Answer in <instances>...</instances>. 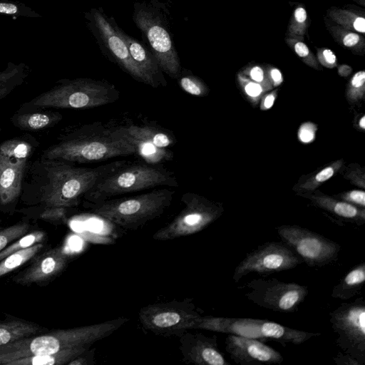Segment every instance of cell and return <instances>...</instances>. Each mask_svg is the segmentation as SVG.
<instances>
[{"label":"cell","mask_w":365,"mask_h":365,"mask_svg":"<svg viewBox=\"0 0 365 365\" xmlns=\"http://www.w3.org/2000/svg\"><path fill=\"white\" fill-rule=\"evenodd\" d=\"M114 161L96 168L40 157L27 165L20 197L39 207L77 206L84 195L102 178L124 165Z\"/></svg>","instance_id":"6da1fadb"},{"label":"cell","mask_w":365,"mask_h":365,"mask_svg":"<svg viewBox=\"0 0 365 365\" xmlns=\"http://www.w3.org/2000/svg\"><path fill=\"white\" fill-rule=\"evenodd\" d=\"M135 154V148L116 134L110 123L100 121L66 128L41 157L71 163L102 162Z\"/></svg>","instance_id":"7a4b0ae2"},{"label":"cell","mask_w":365,"mask_h":365,"mask_svg":"<svg viewBox=\"0 0 365 365\" xmlns=\"http://www.w3.org/2000/svg\"><path fill=\"white\" fill-rule=\"evenodd\" d=\"M128 321L118 317L101 323L72 329H56L30 336L0 346V365L23 357L53 354L65 349L91 346L117 331Z\"/></svg>","instance_id":"3957f363"},{"label":"cell","mask_w":365,"mask_h":365,"mask_svg":"<svg viewBox=\"0 0 365 365\" xmlns=\"http://www.w3.org/2000/svg\"><path fill=\"white\" fill-rule=\"evenodd\" d=\"M175 191L155 189L140 195L110 198L97 202L86 201L89 211L123 229L136 230L162 215L170 205Z\"/></svg>","instance_id":"277c9868"},{"label":"cell","mask_w":365,"mask_h":365,"mask_svg":"<svg viewBox=\"0 0 365 365\" xmlns=\"http://www.w3.org/2000/svg\"><path fill=\"white\" fill-rule=\"evenodd\" d=\"M119 96L117 88L105 80L61 79L49 90L22 104L20 109H88L115 102Z\"/></svg>","instance_id":"5b68a950"},{"label":"cell","mask_w":365,"mask_h":365,"mask_svg":"<svg viewBox=\"0 0 365 365\" xmlns=\"http://www.w3.org/2000/svg\"><path fill=\"white\" fill-rule=\"evenodd\" d=\"M158 186L178 187L174 173L160 164L127 161L102 178L84 195L83 198L88 202H97Z\"/></svg>","instance_id":"8992f818"},{"label":"cell","mask_w":365,"mask_h":365,"mask_svg":"<svg viewBox=\"0 0 365 365\" xmlns=\"http://www.w3.org/2000/svg\"><path fill=\"white\" fill-rule=\"evenodd\" d=\"M195 329L242 336L262 341L272 339L283 346L287 344L299 345L321 335L319 332L294 329L266 319L212 316H201Z\"/></svg>","instance_id":"52a82bcc"},{"label":"cell","mask_w":365,"mask_h":365,"mask_svg":"<svg viewBox=\"0 0 365 365\" xmlns=\"http://www.w3.org/2000/svg\"><path fill=\"white\" fill-rule=\"evenodd\" d=\"M133 19L140 30L162 71L177 79L182 66L167 25L160 14L148 4L135 3Z\"/></svg>","instance_id":"ba28073f"},{"label":"cell","mask_w":365,"mask_h":365,"mask_svg":"<svg viewBox=\"0 0 365 365\" xmlns=\"http://www.w3.org/2000/svg\"><path fill=\"white\" fill-rule=\"evenodd\" d=\"M201 316L191 299H185L143 307L138 320L145 330L155 335L180 337L185 331L195 329Z\"/></svg>","instance_id":"9c48e42d"},{"label":"cell","mask_w":365,"mask_h":365,"mask_svg":"<svg viewBox=\"0 0 365 365\" xmlns=\"http://www.w3.org/2000/svg\"><path fill=\"white\" fill-rule=\"evenodd\" d=\"M110 124L114 132L129 142L144 162L160 165L173 160L174 153L169 148L176 144L177 138L170 130L155 123H136L129 119Z\"/></svg>","instance_id":"30bf717a"},{"label":"cell","mask_w":365,"mask_h":365,"mask_svg":"<svg viewBox=\"0 0 365 365\" xmlns=\"http://www.w3.org/2000/svg\"><path fill=\"white\" fill-rule=\"evenodd\" d=\"M35 139L18 137L0 144V205H15L20 197L29 158L34 151Z\"/></svg>","instance_id":"8fae6325"},{"label":"cell","mask_w":365,"mask_h":365,"mask_svg":"<svg viewBox=\"0 0 365 365\" xmlns=\"http://www.w3.org/2000/svg\"><path fill=\"white\" fill-rule=\"evenodd\" d=\"M180 200L182 210L154 233V240H171L197 233L219 218L223 212L220 205L194 192L184 193Z\"/></svg>","instance_id":"7c38bea8"},{"label":"cell","mask_w":365,"mask_h":365,"mask_svg":"<svg viewBox=\"0 0 365 365\" xmlns=\"http://www.w3.org/2000/svg\"><path fill=\"white\" fill-rule=\"evenodd\" d=\"M329 322L337 334V346L365 365V301L356 298L341 304L329 313Z\"/></svg>","instance_id":"4fadbf2b"},{"label":"cell","mask_w":365,"mask_h":365,"mask_svg":"<svg viewBox=\"0 0 365 365\" xmlns=\"http://www.w3.org/2000/svg\"><path fill=\"white\" fill-rule=\"evenodd\" d=\"M282 241L310 267H322L336 262L341 245L323 235L299 225L276 228Z\"/></svg>","instance_id":"5bb4252c"},{"label":"cell","mask_w":365,"mask_h":365,"mask_svg":"<svg viewBox=\"0 0 365 365\" xmlns=\"http://www.w3.org/2000/svg\"><path fill=\"white\" fill-rule=\"evenodd\" d=\"M246 298L257 306L276 312H296L308 294V287L284 282L276 278H259L247 282Z\"/></svg>","instance_id":"9a60e30c"},{"label":"cell","mask_w":365,"mask_h":365,"mask_svg":"<svg viewBox=\"0 0 365 365\" xmlns=\"http://www.w3.org/2000/svg\"><path fill=\"white\" fill-rule=\"evenodd\" d=\"M88 26L104 54L135 81L150 86V82L135 65L127 46L108 17L102 11L91 9L86 14Z\"/></svg>","instance_id":"2e32d148"},{"label":"cell","mask_w":365,"mask_h":365,"mask_svg":"<svg viewBox=\"0 0 365 365\" xmlns=\"http://www.w3.org/2000/svg\"><path fill=\"white\" fill-rule=\"evenodd\" d=\"M302 259L283 242H267L248 252L235 267L232 279L238 282L251 274H270L292 269Z\"/></svg>","instance_id":"e0dca14e"},{"label":"cell","mask_w":365,"mask_h":365,"mask_svg":"<svg viewBox=\"0 0 365 365\" xmlns=\"http://www.w3.org/2000/svg\"><path fill=\"white\" fill-rule=\"evenodd\" d=\"M225 344L226 351L237 364H276L284 361L279 351L256 339L228 334Z\"/></svg>","instance_id":"ac0fdd59"},{"label":"cell","mask_w":365,"mask_h":365,"mask_svg":"<svg viewBox=\"0 0 365 365\" xmlns=\"http://www.w3.org/2000/svg\"><path fill=\"white\" fill-rule=\"evenodd\" d=\"M182 361L196 365H230L217 345L216 335L206 336L202 333L185 331L180 337Z\"/></svg>","instance_id":"d6986e66"},{"label":"cell","mask_w":365,"mask_h":365,"mask_svg":"<svg viewBox=\"0 0 365 365\" xmlns=\"http://www.w3.org/2000/svg\"><path fill=\"white\" fill-rule=\"evenodd\" d=\"M69 255L62 247L51 249L36 258L34 262L14 281L22 285L41 283L60 274L68 263Z\"/></svg>","instance_id":"ffe728a7"},{"label":"cell","mask_w":365,"mask_h":365,"mask_svg":"<svg viewBox=\"0 0 365 365\" xmlns=\"http://www.w3.org/2000/svg\"><path fill=\"white\" fill-rule=\"evenodd\" d=\"M110 20L116 31L125 42L131 58L135 65L143 72L150 82V86L157 88L160 86L165 87L168 85L163 71L160 68L157 59L145 46L136 38L127 34L120 28L113 18Z\"/></svg>","instance_id":"44dd1931"},{"label":"cell","mask_w":365,"mask_h":365,"mask_svg":"<svg viewBox=\"0 0 365 365\" xmlns=\"http://www.w3.org/2000/svg\"><path fill=\"white\" fill-rule=\"evenodd\" d=\"M62 119L61 113L46 108L19 109L11 117V122L21 130L39 131L55 126Z\"/></svg>","instance_id":"7402d4cb"},{"label":"cell","mask_w":365,"mask_h":365,"mask_svg":"<svg viewBox=\"0 0 365 365\" xmlns=\"http://www.w3.org/2000/svg\"><path fill=\"white\" fill-rule=\"evenodd\" d=\"M364 282L365 262H361L353 267L333 287L331 297L348 300L361 292Z\"/></svg>","instance_id":"603a6c76"},{"label":"cell","mask_w":365,"mask_h":365,"mask_svg":"<svg viewBox=\"0 0 365 365\" xmlns=\"http://www.w3.org/2000/svg\"><path fill=\"white\" fill-rule=\"evenodd\" d=\"M312 199L319 207L337 217L359 225H363L365 222V211L364 208H359L347 202L337 201L327 197H316Z\"/></svg>","instance_id":"cb8c5ba5"},{"label":"cell","mask_w":365,"mask_h":365,"mask_svg":"<svg viewBox=\"0 0 365 365\" xmlns=\"http://www.w3.org/2000/svg\"><path fill=\"white\" fill-rule=\"evenodd\" d=\"M90 347L65 349L58 352L43 355H35L14 360L7 365H63Z\"/></svg>","instance_id":"d4e9b609"},{"label":"cell","mask_w":365,"mask_h":365,"mask_svg":"<svg viewBox=\"0 0 365 365\" xmlns=\"http://www.w3.org/2000/svg\"><path fill=\"white\" fill-rule=\"evenodd\" d=\"M43 331L37 324L22 320L0 322V346Z\"/></svg>","instance_id":"484cf974"},{"label":"cell","mask_w":365,"mask_h":365,"mask_svg":"<svg viewBox=\"0 0 365 365\" xmlns=\"http://www.w3.org/2000/svg\"><path fill=\"white\" fill-rule=\"evenodd\" d=\"M29 73L30 68L25 63L9 62L5 69L0 71V101L23 84Z\"/></svg>","instance_id":"4316f807"},{"label":"cell","mask_w":365,"mask_h":365,"mask_svg":"<svg viewBox=\"0 0 365 365\" xmlns=\"http://www.w3.org/2000/svg\"><path fill=\"white\" fill-rule=\"evenodd\" d=\"M44 245L41 242L15 252L0 261V277L21 267L38 254Z\"/></svg>","instance_id":"83f0119b"},{"label":"cell","mask_w":365,"mask_h":365,"mask_svg":"<svg viewBox=\"0 0 365 365\" xmlns=\"http://www.w3.org/2000/svg\"><path fill=\"white\" fill-rule=\"evenodd\" d=\"M329 18L337 25L348 30L364 34L365 18L358 14L340 8L333 7L328 11Z\"/></svg>","instance_id":"f1b7e54d"},{"label":"cell","mask_w":365,"mask_h":365,"mask_svg":"<svg viewBox=\"0 0 365 365\" xmlns=\"http://www.w3.org/2000/svg\"><path fill=\"white\" fill-rule=\"evenodd\" d=\"M328 29L335 41L341 45L351 48L353 51L360 52L364 49V38L359 33L348 30L337 24L329 26Z\"/></svg>","instance_id":"f546056e"},{"label":"cell","mask_w":365,"mask_h":365,"mask_svg":"<svg viewBox=\"0 0 365 365\" xmlns=\"http://www.w3.org/2000/svg\"><path fill=\"white\" fill-rule=\"evenodd\" d=\"M177 80L180 88L191 96L202 97L208 93L205 83L187 69L182 68Z\"/></svg>","instance_id":"4dcf8cb0"},{"label":"cell","mask_w":365,"mask_h":365,"mask_svg":"<svg viewBox=\"0 0 365 365\" xmlns=\"http://www.w3.org/2000/svg\"><path fill=\"white\" fill-rule=\"evenodd\" d=\"M308 28V16L304 6H299L295 8L292 17L290 19L287 37L303 41Z\"/></svg>","instance_id":"1f68e13d"},{"label":"cell","mask_w":365,"mask_h":365,"mask_svg":"<svg viewBox=\"0 0 365 365\" xmlns=\"http://www.w3.org/2000/svg\"><path fill=\"white\" fill-rule=\"evenodd\" d=\"M45 232L39 230L21 236L0 251V261L15 252L41 242L45 239Z\"/></svg>","instance_id":"d6a6232c"},{"label":"cell","mask_w":365,"mask_h":365,"mask_svg":"<svg viewBox=\"0 0 365 365\" xmlns=\"http://www.w3.org/2000/svg\"><path fill=\"white\" fill-rule=\"evenodd\" d=\"M30 225L26 222H19L0 230V251L9 244L27 234Z\"/></svg>","instance_id":"836d02e7"},{"label":"cell","mask_w":365,"mask_h":365,"mask_svg":"<svg viewBox=\"0 0 365 365\" xmlns=\"http://www.w3.org/2000/svg\"><path fill=\"white\" fill-rule=\"evenodd\" d=\"M285 41L306 64L312 68H319L316 58L303 41L287 37L285 38Z\"/></svg>","instance_id":"e575fe53"},{"label":"cell","mask_w":365,"mask_h":365,"mask_svg":"<svg viewBox=\"0 0 365 365\" xmlns=\"http://www.w3.org/2000/svg\"><path fill=\"white\" fill-rule=\"evenodd\" d=\"M0 14L13 16L38 17L39 15L26 5L9 0H0Z\"/></svg>","instance_id":"d590c367"},{"label":"cell","mask_w":365,"mask_h":365,"mask_svg":"<svg viewBox=\"0 0 365 365\" xmlns=\"http://www.w3.org/2000/svg\"><path fill=\"white\" fill-rule=\"evenodd\" d=\"M365 89V72L359 71L356 72L351 78L349 88L347 96L351 100L360 99L364 94Z\"/></svg>","instance_id":"8d00e7d4"},{"label":"cell","mask_w":365,"mask_h":365,"mask_svg":"<svg viewBox=\"0 0 365 365\" xmlns=\"http://www.w3.org/2000/svg\"><path fill=\"white\" fill-rule=\"evenodd\" d=\"M340 166L341 163L337 162V163H334L331 165L326 167L319 171L314 177L304 183L302 187L309 190L314 189L316 187L332 177Z\"/></svg>","instance_id":"74e56055"},{"label":"cell","mask_w":365,"mask_h":365,"mask_svg":"<svg viewBox=\"0 0 365 365\" xmlns=\"http://www.w3.org/2000/svg\"><path fill=\"white\" fill-rule=\"evenodd\" d=\"M41 212L39 217L51 222L63 221L71 208L66 207H40Z\"/></svg>","instance_id":"f35d334b"},{"label":"cell","mask_w":365,"mask_h":365,"mask_svg":"<svg viewBox=\"0 0 365 365\" xmlns=\"http://www.w3.org/2000/svg\"><path fill=\"white\" fill-rule=\"evenodd\" d=\"M239 78L247 96L253 100H257L264 91L262 84L249 81L242 76H240Z\"/></svg>","instance_id":"ab89813d"},{"label":"cell","mask_w":365,"mask_h":365,"mask_svg":"<svg viewBox=\"0 0 365 365\" xmlns=\"http://www.w3.org/2000/svg\"><path fill=\"white\" fill-rule=\"evenodd\" d=\"M317 56L319 63L327 68H332L337 65L336 56L333 51L329 48H317Z\"/></svg>","instance_id":"60d3db41"},{"label":"cell","mask_w":365,"mask_h":365,"mask_svg":"<svg viewBox=\"0 0 365 365\" xmlns=\"http://www.w3.org/2000/svg\"><path fill=\"white\" fill-rule=\"evenodd\" d=\"M96 349H87L75 357L67 365H93L96 364Z\"/></svg>","instance_id":"b9f144b4"},{"label":"cell","mask_w":365,"mask_h":365,"mask_svg":"<svg viewBox=\"0 0 365 365\" xmlns=\"http://www.w3.org/2000/svg\"><path fill=\"white\" fill-rule=\"evenodd\" d=\"M316 126L314 124L308 122L302 124L298 131V137L300 141L308 143L314 140Z\"/></svg>","instance_id":"7bdbcfd3"},{"label":"cell","mask_w":365,"mask_h":365,"mask_svg":"<svg viewBox=\"0 0 365 365\" xmlns=\"http://www.w3.org/2000/svg\"><path fill=\"white\" fill-rule=\"evenodd\" d=\"M343 199L345 202H347L356 206H359L364 208L365 206V192L363 190H354L349 192H346L344 196Z\"/></svg>","instance_id":"ee69618b"},{"label":"cell","mask_w":365,"mask_h":365,"mask_svg":"<svg viewBox=\"0 0 365 365\" xmlns=\"http://www.w3.org/2000/svg\"><path fill=\"white\" fill-rule=\"evenodd\" d=\"M333 361L337 365H362L354 356L344 352H339L333 357Z\"/></svg>","instance_id":"f6af8a7d"},{"label":"cell","mask_w":365,"mask_h":365,"mask_svg":"<svg viewBox=\"0 0 365 365\" xmlns=\"http://www.w3.org/2000/svg\"><path fill=\"white\" fill-rule=\"evenodd\" d=\"M247 73L250 78L256 83L261 84L265 82L266 76L264 71L259 66H255L250 68Z\"/></svg>","instance_id":"bcb514c9"},{"label":"cell","mask_w":365,"mask_h":365,"mask_svg":"<svg viewBox=\"0 0 365 365\" xmlns=\"http://www.w3.org/2000/svg\"><path fill=\"white\" fill-rule=\"evenodd\" d=\"M269 76L274 86H279L283 81L281 71L276 68L269 70Z\"/></svg>","instance_id":"7dc6e473"},{"label":"cell","mask_w":365,"mask_h":365,"mask_svg":"<svg viewBox=\"0 0 365 365\" xmlns=\"http://www.w3.org/2000/svg\"><path fill=\"white\" fill-rule=\"evenodd\" d=\"M276 98V92L267 94L262 101L261 109L267 110L272 107Z\"/></svg>","instance_id":"c3c4849f"},{"label":"cell","mask_w":365,"mask_h":365,"mask_svg":"<svg viewBox=\"0 0 365 365\" xmlns=\"http://www.w3.org/2000/svg\"><path fill=\"white\" fill-rule=\"evenodd\" d=\"M339 73L342 76H347L351 71V68L347 65H342L339 67Z\"/></svg>","instance_id":"681fc988"},{"label":"cell","mask_w":365,"mask_h":365,"mask_svg":"<svg viewBox=\"0 0 365 365\" xmlns=\"http://www.w3.org/2000/svg\"><path fill=\"white\" fill-rule=\"evenodd\" d=\"M359 126L362 128H365V116H362L359 120Z\"/></svg>","instance_id":"f907efd6"},{"label":"cell","mask_w":365,"mask_h":365,"mask_svg":"<svg viewBox=\"0 0 365 365\" xmlns=\"http://www.w3.org/2000/svg\"><path fill=\"white\" fill-rule=\"evenodd\" d=\"M1 131V126H0V132Z\"/></svg>","instance_id":"816d5d0a"}]
</instances>
